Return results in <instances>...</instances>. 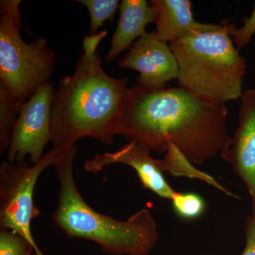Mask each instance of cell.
<instances>
[{"label": "cell", "instance_id": "11", "mask_svg": "<svg viewBox=\"0 0 255 255\" xmlns=\"http://www.w3.org/2000/svg\"><path fill=\"white\" fill-rule=\"evenodd\" d=\"M150 4L155 12L156 33L168 43L209 29L214 25L197 22L189 0H151Z\"/></svg>", "mask_w": 255, "mask_h": 255}, {"label": "cell", "instance_id": "1", "mask_svg": "<svg viewBox=\"0 0 255 255\" xmlns=\"http://www.w3.org/2000/svg\"><path fill=\"white\" fill-rule=\"evenodd\" d=\"M228 114L225 104L181 87L151 90L137 84L130 87L118 135L159 153L172 144L191 163L202 165L232 144Z\"/></svg>", "mask_w": 255, "mask_h": 255}, {"label": "cell", "instance_id": "17", "mask_svg": "<svg viewBox=\"0 0 255 255\" xmlns=\"http://www.w3.org/2000/svg\"><path fill=\"white\" fill-rule=\"evenodd\" d=\"M33 251L35 253L40 251L37 246L21 235L0 229V255H31Z\"/></svg>", "mask_w": 255, "mask_h": 255}, {"label": "cell", "instance_id": "14", "mask_svg": "<svg viewBox=\"0 0 255 255\" xmlns=\"http://www.w3.org/2000/svg\"><path fill=\"white\" fill-rule=\"evenodd\" d=\"M7 87L0 83V152L9 147L13 128L23 105Z\"/></svg>", "mask_w": 255, "mask_h": 255}, {"label": "cell", "instance_id": "3", "mask_svg": "<svg viewBox=\"0 0 255 255\" xmlns=\"http://www.w3.org/2000/svg\"><path fill=\"white\" fill-rule=\"evenodd\" d=\"M76 152L75 147L65 149L53 166L59 182L58 206L52 216L55 226L68 237L97 243L108 255H148L159 238L150 211L142 209L122 221L92 209L74 180Z\"/></svg>", "mask_w": 255, "mask_h": 255}, {"label": "cell", "instance_id": "2", "mask_svg": "<svg viewBox=\"0 0 255 255\" xmlns=\"http://www.w3.org/2000/svg\"><path fill=\"white\" fill-rule=\"evenodd\" d=\"M107 30L84 38L82 54L72 75L53 94L51 141L54 147H75L83 137L112 145L130 87L127 78H112L102 66L99 45Z\"/></svg>", "mask_w": 255, "mask_h": 255}, {"label": "cell", "instance_id": "19", "mask_svg": "<svg viewBox=\"0 0 255 255\" xmlns=\"http://www.w3.org/2000/svg\"><path fill=\"white\" fill-rule=\"evenodd\" d=\"M245 236L246 244L241 255H255V214H252L247 220Z\"/></svg>", "mask_w": 255, "mask_h": 255}, {"label": "cell", "instance_id": "5", "mask_svg": "<svg viewBox=\"0 0 255 255\" xmlns=\"http://www.w3.org/2000/svg\"><path fill=\"white\" fill-rule=\"evenodd\" d=\"M19 0L0 1V83L24 103L42 85L49 82L56 60L44 37L31 43L20 35Z\"/></svg>", "mask_w": 255, "mask_h": 255}, {"label": "cell", "instance_id": "7", "mask_svg": "<svg viewBox=\"0 0 255 255\" xmlns=\"http://www.w3.org/2000/svg\"><path fill=\"white\" fill-rule=\"evenodd\" d=\"M53 85H42L23 104L13 128L8 148L9 162L23 161L29 156L36 164L43 157V151L51 139Z\"/></svg>", "mask_w": 255, "mask_h": 255}, {"label": "cell", "instance_id": "16", "mask_svg": "<svg viewBox=\"0 0 255 255\" xmlns=\"http://www.w3.org/2000/svg\"><path fill=\"white\" fill-rule=\"evenodd\" d=\"M171 201L175 214L180 219L187 221L199 219L206 210L204 198L194 192L177 191Z\"/></svg>", "mask_w": 255, "mask_h": 255}, {"label": "cell", "instance_id": "6", "mask_svg": "<svg viewBox=\"0 0 255 255\" xmlns=\"http://www.w3.org/2000/svg\"><path fill=\"white\" fill-rule=\"evenodd\" d=\"M66 147H54L36 164L5 161L0 165V229L9 230L37 246L31 222L40 211L33 204V192L43 171L54 166Z\"/></svg>", "mask_w": 255, "mask_h": 255}, {"label": "cell", "instance_id": "15", "mask_svg": "<svg viewBox=\"0 0 255 255\" xmlns=\"http://www.w3.org/2000/svg\"><path fill=\"white\" fill-rule=\"evenodd\" d=\"M85 5L90 15V33L97 34L107 20L113 21L117 10L120 7L119 0H79Z\"/></svg>", "mask_w": 255, "mask_h": 255}, {"label": "cell", "instance_id": "10", "mask_svg": "<svg viewBox=\"0 0 255 255\" xmlns=\"http://www.w3.org/2000/svg\"><path fill=\"white\" fill-rule=\"evenodd\" d=\"M241 100L239 125L232 144L221 155L246 184L255 214V90L243 92Z\"/></svg>", "mask_w": 255, "mask_h": 255}, {"label": "cell", "instance_id": "4", "mask_svg": "<svg viewBox=\"0 0 255 255\" xmlns=\"http://www.w3.org/2000/svg\"><path fill=\"white\" fill-rule=\"evenodd\" d=\"M230 22L169 43L178 64L179 87L226 104L241 99L247 60L229 32Z\"/></svg>", "mask_w": 255, "mask_h": 255}, {"label": "cell", "instance_id": "9", "mask_svg": "<svg viewBox=\"0 0 255 255\" xmlns=\"http://www.w3.org/2000/svg\"><path fill=\"white\" fill-rule=\"evenodd\" d=\"M150 151L139 142L129 141L115 152L95 155L87 161L84 167L88 172L97 173L110 164H127L135 169L145 189L162 199L171 201L177 191L169 186L164 177L166 167L163 159L152 158Z\"/></svg>", "mask_w": 255, "mask_h": 255}, {"label": "cell", "instance_id": "18", "mask_svg": "<svg viewBox=\"0 0 255 255\" xmlns=\"http://www.w3.org/2000/svg\"><path fill=\"white\" fill-rule=\"evenodd\" d=\"M229 32L238 49L248 46L255 33V4L251 16L243 19V26L237 28L230 23Z\"/></svg>", "mask_w": 255, "mask_h": 255}, {"label": "cell", "instance_id": "8", "mask_svg": "<svg viewBox=\"0 0 255 255\" xmlns=\"http://www.w3.org/2000/svg\"><path fill=\"white\" fill-rule=\"evenodd\" d=\"M122 68L138 72L137 85L151 90L166 88L178 76V64L169 43L155 31L146 32L119 62Z\"/></svg>", "mask_w": 255, "mask_h": 255}, {"label": "cell", "instance_id": "13", "mask_svg": "<svg viewBox=\"0 0 255 255\" xmlns=\"http://www.w3.org/2000/svg\"><path fill=\"white\" fill-rule=\"evenodd\" d=\"M165 153L163 161L165 164L166 173H169L174 177H185L189 179H199L222 191L226 195L238 199L237 196L221 186L214 177L196 169L190 161L174 145H169Z\"/></svg>", "mask_w": 255, "mask_h": 255}, {"label": "cell", "instance_id": "12", "mask_svg": "<svg viewBox=\"0 0 255 255\" xmlns=\"http://www.w3.org/2000/svg\"><path fill=\"white\" fill-rule=\"evenodd\" d=\"M119 9L118 25L105 58L107 62L113 61L129 49L136 38L145 34L146 26L155 23L154 10L145 0H123Z\"/></svg>", "mask_w": 255, "mask_h": 255}]
</instances>
